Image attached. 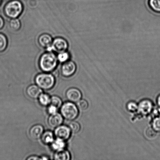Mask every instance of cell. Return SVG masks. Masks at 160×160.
<instances>
[{
    "label": "cell",
    "mask_w": 160,
    "mask_h": 160,
    "mask_svg": "<svg viewBox=\"0 0 160 160\" xmlns=\"http://www.w3.org/2000/svg\"><path fill=\"white\" fill-rule=\"evenodd\" d=\"M58 63L57 56L52 52L48 51L43 53L39 59V67L44 72L50 73L54 71Z\"/></svg>",
    "instance_id": "1"
},
{
    "label": "cell",
    "mask_w": 160,
    "mask_h": 160,
    "mask_svg": "<svg viewBox=\"0 0 160 160\" xmlns=\"http://www.w3.org/2000/svg\"><path fill=\"white\" fill-rule=\"evenodd\" d=\"M23 6L19 0H12L5 6L4 12L6 17L10 19L16 18L23 12Z\"/></svg>",
    "instance_id": "2"
},
{
    "label": "cell",
    "mask_w": 160,
    "mask_h": 160,
    "mask_svg": "<svg viewBox=\"0 0 160 160\" xmlns=\"http://www.w3.org/2000/svg\"><path fill=\"white\" fill-rule=\"evenodd\" d=\"M35 81L37 85L44 90H49L54 87L55 79L53 75L44 72L37 75Z\"/></svg>",
    "instance_id": "3"
},
{
    "label": "cell",
    "mask_w": 160,
    "mask_h": 160,
    "mask_svg": "<svg viewBox=\"0 0 160 160\" xmlns=\"http://www.w3.org/2000/svg\"><path fill=\"white\" fill-rule=\"evenodd\" d=\"M61 114L64 118L68 120L76 119L79 115L78 107L72 102H67L62 105Z\"/></svg>",
    "instance_id": "4"
},
{
    "label": "cell",
    "mask_w": 160,
    "mask_h": 160,
    "mask_svg": "<svg viewBox=\"0 0 160 160\" xmlns=\"http://www.w3.org/2000/svg\"><path fill=\"white\" fill-rule=\"evenodd\" d=\"M68 44L65 39L62 37H57L53 40L51 48L52 51L58 53L67 51Z\"/></svg>",
    "instance_id": "5"
},
{
    "label": "cell",
    "mask_w": 160,
    "mask_h": 160,
    "mask_svg": "<svg viewBox=\"0 0 160 160\" xmlns=\"http://www.w3.org/2000/svg\"><path fill=\"white\" fill-rule=\"evenodd\" d=\"M76 63L73 61L69 60L62 63L61 67V73L66 78L70 77L74 74L76 71Z\"/></svg>",
    "instance_id": "6"
},
{
    "label": "cell",
    "mask_w": 160,
    "mask_h": 160,
    "mask_svg": "<svg viewBox=\"0 0 160 160\" xmlns=\"http://www.w3.org/2000/svg\"><path fill=\"white\" fill-rule=\"evenodd\" d=\"M71 132V130L69 127L61 125L56 128L54 134L57 138L65 141L70 138Z\"/></svg>",
    "instance_id": "7"
},
{
    "label": "cell",
    "mask_w": 160,
    "mask_h": 160,
    "mask_svg": "<svg viewBox=\"0 0 160 160\" xmlns=\"http://www.w3.org/2000/svg\"><path fill=\"white\" fill-rule=\"evenodd\" d=\"M153 109L152 102L149 100H144L141 101L138 105V110L143 115H148Z\"/></svg>",
    "instance_id": "8"
},
{
    "label": "cell",
    "mask_w": 160,
    "mask_h": 160,
    "mask_svg": "<svg viewBox=\"0 0 160 160\" xmlns=\"http://www.w3.org/2000/svg\"><path fill=\"white\" fill-rule=\"evenodd\" d=\"M66 95L67 99L72 102H78L82 97L81 92L76 88L69 89L67 91Z\"/></svg>",
    "instance_id": "9"
},
{
    "label": "cell",
    "mask_w": 160,
    "mask_h": 160,
    "mask_svg": "<svg viewBox=\"0 0 160 160\" xmlns=\"http://www.w3.org/2000/svg\"><path fill=\"white\" fill-rule=\"evenodd\" d=\"M53 40L52 37L50 34L44 33L39 36L38 42L41 47L47 49L51 47Z\"/></svg>",
    "instance_id": "10"
},
{
    "label": "cell",
    "mask_w": 160,
    "mask_h": 160,
    "mask_svg": "<svg viewBox=\"0 0 160 160\" xmlns=\"http://www.w3.org/2000/svg\"><path fill=\"white\" fill-rule=\"evenodd\" d=\"M62 114L56 112L51 114L48 118V123L52 128H56L62 124L63 121V118Z\"/></svg>",
    "instance_id": "11"
},
{
    "label": "cell",
    "mask_w": 160,
    "mask_h": 160,
    "mask_svg": "<svg viewBox=\"0 0 160 160\" xmlns=\"http://www.w3.org/2000/svg\"><path fill=\"white\" fill-rule=\"evenodd\" d=\"M28 96L32 99L38 98L40 95L42 93L41 88L35 85H32L28 88L26 90Z\"/></svg>",
    "instance_id": "12"
},
{
    "label": "cell",
    "mask_w": 160,
    "mask_h": 160,
    "mask_svg": "<svg viewBox=\"0 0 160 160\" xmlns=\"http://www.w3.org/2000/svg\"><path fill=\"white\" fill-rule=\"evenodd\" d=\"M44 131L43 127L41 125H36L31 128L29 131L31 137L37 139L41 137Z\"/></svg>",
    "instance_id": "13"
},
{
    "label": "cell",
    "mask_w": 160,
    "mask_h": 160,
    "mask_svg": "<svg viewBox=\"0 0 160 160\" xmlns=\"http://www.w3.org/2000/svg\"><path fill=\"white\" fill-rule=\"evenodd\" d=\"M71 159L69 152L65 149L56 151L54 159L56 160H69Z\"/></svg>",
    "instance_id": "14"
},
{
    "label": "cell",
    "mask_w": 160,
    "mask_h": 160,
    "mask_svg": "<svg viewBox=\"0 0 160 160\" xmlns=\"http://www.w3.org/2000/svg\"><path fill=\"white\" fill-rule=\"evenodd\" d=\"M42 140L43 143L49 145L54 141V136L52 132L47 131L43 133L41 136Z\"/></svg>",
    "instance_id": "15"
},
{
    "label": "cell",
    "mask_w": 160,
    "mask_h": 160,
    "mask_svg": "<svg viewBox=\"0 0 160 160\" xmlns=\"http://www.w3.org/2000/svg\"><path fill=\"white\" fill-rule=\"evenodd\" d=\"M65 147V141L59 138H57L55 140H54L51 144L52 148L56 151L63 150Z\"/></svg>",
    "instance_id": "16"
},
{
    "label": "cell",
    "mask_w": 160,
    "mask_h": 160,
    "mask_svg": "<svg viewBox=\"0 0 160 160\" xmlns=\"http://www.w3.org/2000/svg\"><path fill=\"white\" fill-rule=\"evenodd\" d=\"M10 29L12 31H17L19 30L21 27V23L18 18L11 19L9 22Z\"/></svg>",
    "instance_id": "17"
},
{
    "label": "cell",
    "mask_w": 160,
    "mask_h": 160,
    "mask_svg": "<svg viewBox=\"0 0 160 160\" xmlns=\"http://www.w3.org/2000/svg\"><path fill=\"white\" fill-rule=\"evenodd\" d=\"M51 98L48 94L42 93L38 97L39 102L42 106H48L50 104Z\"/></svg>",
    "instance_id": "18"
},
{
    "label": "cell",
    "mask_w": 160,
    "mask_h": 160,
    "mask_svg": "<svg viewBox=\"0 0 160 160\" xmlns=\"http://www.w3.org/2000/svg\"><path fill=\"white\" fill-rule=\"evenodd\" d=\"M149 6L154 12H160V0H148Z\"/></svg>",
    "instance_id": "19"
},
{
    "label": "cell",
    "mask_w": 160,
    "mask_h": 160,
    "mask_svg": "<svg viewBox=\"0 0 160 160\" xmlns=\"http://www.w3.org/2000/svg\"><path fill=\"white\" fill-rule=\"evenodd\" d=\"M8 40L4 34L0 33V53L2 52L7 48Z\"/></svg>",
    "instance_id": "20"
},
{
    "label": "cell",
    "mask_w": 160,
    "mask_h": 160,
    "mask_svg": "<svg viewBox=\"0 0 160 160\" xmlns=\"http://www.w3.org/2000/svg\"><path fill=\"white\" fill-rule=\"evenodd\" d=\"M57 56L58 62L62 63L70 60V54L67 51L58 53Z\"/></svg>",
    "instance_id": "21"
},
{
    "label": "cell",
    "mask_w": 160,
    "mask_h": 160,
    "mask_svg": "<svg viewBox=\"0 0 160 160\" xmlns=\"http://www.w3.org/2000/svg\"><path fill=\"white\" fill-rule=\"evenodd\" d=\"M50 104L53 105L58 109L62 106V100L59 97L54 96L51 97Z\"/></svg>",
    "instance_id": "22"
},
{
    "label": "cell",
    "mask_w": 160,
    "mask_h": 160,
    "mask_svg": "<svg viewBox=\"0 0 160 160\" xmlns=\"http://www.w3.org/2000/svg\"><path fill=\"white\" fill-rule=\"evenodd\" d=\"M69 128L73 133H76L79 132L81 129V126L78 122L72 121L69 124Z\"/></svg>",
    "instance_id": "23"
},
{
    "label": "cell",
    "mask_w": 160,
    "mask_h": 160,
    "mask_svg": "<svg viewBox=\"0 0 160 160\" xmlns=\"http://www.w3.org/2000/svg\"><path fill=\"white\" fill-rule=\"evenodd\" d=\"M152 126L155 131L160 132V116H158L153 120Z\"/></svg>",
    "instance_id": "24"
},
{
    "label": "cell",
    "mask_w": 160,
    "mask_h": 160,
    "mask_svg": "<svg viewBox=\"0 0 160 160\" xmlns=\"http://www.w3.org/2000/svg\"><path fill=\"white\" fill-rule=\"evenodd\" d=\"M88 106V103L86 100H80L78 102V108L81 110H85L87 109Z\"/></svg>",
    "instance_id": "25"
},
{
    "label": "cell",
    "mask_w": 160,
    "mask_h": 160,
    "mask_svg": "<svg viewBox=\"0 0 160 160\" xmlns=\"http://www.w3.org/2000/svg\"><path fill=\"white\" fill-rule=\"evenodd\" d=\"M127 108L129 111L134 112L138 109V105L134 102H130L127 105Z\"/></svg>",
    "instance_id": "26"
},
{
    "label": "cell",
    "mask_w": 160,
    "mask_h": 160,
    "mask_svg": "<svg viewBox=\"0 0 160 160\" xmlns=\"http://www.w3.org/2000/svg\"><path fill=\"white\" fill-rule=\"evenodd\" d=\"M157 132L155 131L153 128H148L147 130L146 135L147 137L149 139H153L156 137L157 135Z\"/></svg>",
    "instance_id": "27"
},
{
    "label": "cell",
    "mask_w": 160,
    "mask_h": 160,
    "mask_svg": "<svg viewBox=\"0 0 160 160\" xmlns=\"http://www.w3.org/2000/svg\"><path fill=\"white\" fill-rule=\"evenodd\" d=\"M58 108L53 105L50 104L48 108V113L51 114H53L57 112Z\"/></svg>",
    "instance_id": "28"
},
{
    "label": "cell",
    "mask_w": 160,
    "mask_h": 160,
    "mask_svg": "<svg viewBox=\"0 0 160 160\" xmlns=\"http://www.w3.org/2000/svg\"><path fill=\"white\" fill-rule=\"evenodd\" d=\"M27 160H42V158H39V157L36 156H32L28 158Z\"/></svg>",
    "instance_id": "29"
},
{
    "label": "cell",
    "mask_w": 160,
    "mask_h": 160,
    "mask_svg": "<svg viewBox=\"0 0 160 160\" xmlns=\"http://www.w3.org/2000/svg\"><path fill=\"white\" fill-rule=\"evenodd\" d=\"M4 25V22L2 17L0 16V29H2Z\"/></svg>",
    "instance_id": "30"
},
{
    "label": "cell",
    "mask_w": 160,
    "mask_h": 160,
    "mask_svg": "<svg viewBox=\"0 0 160 160\" xmlns=\"http://www.w3.org/2000/svg\"><path fill=\"white\" fill-rule=\"evenodd\" d=\"M157 103L158 106L160 108V95L158 96L157 98Z\"/></svg>",
    "instance_id": "31"
},
{
    "label": "cell",
    "mask_w": 160,
    "mask_h": 160,
    "mask_svg": "<svg viewBox=\"0 0 160 160\" xmlns=\"http://www.w3.org/2000/svg\"><path fill=\"white\" fill-rule=\"evenodd\" d=\"M2 0H0V4H1Z\"/></svg>",
    "instance_id": "32"
}]
</instances>
